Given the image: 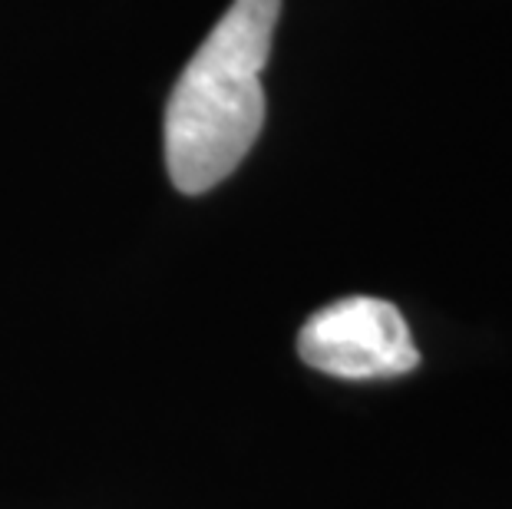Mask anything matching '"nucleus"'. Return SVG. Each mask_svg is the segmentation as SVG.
<instances>
[{
  "label": "nucleus",
  "instance_id": "f257e3e1",
  "mask_svg": "<svg viewBox=\"0 0 512 509\" xmlns=\"http://www.w3.org/2000/svg\"><path fill=\"white\" fill-rule=\"evenodd\" d=\"M278 17L281 0H235L182 70L166 106V169L185 196L215 189L255 146Z\"/></svg>",
  "mask_w": 512,
  "mask_h": 509
},
{
  "label": "nucleus",
  "instance_id": "f03ea898",
  "mask_svg": "<svg viewBox=\"0 0 512 509\" xmlns=\"http://www.w3.org/2000/svg\"><path fill=\"white\" fill-rule=\"evenodd\" d=\"M301 361L344 381L400 377L420 364L403 314L384 298L351 295L321 308L298 334Z\"/></svg>",
  "mask_w": 512,
  "mask_h": 509
}]
</instances>
